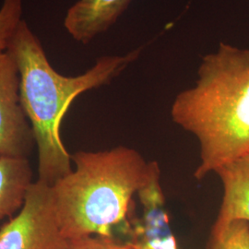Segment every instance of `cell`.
Wrapping results in <instances>:
<instances>
[{
    "mask_svg": "<svg viewBox=\"0 0 249 249\" xmlns=\"http://www.w3.org/2000/svg\"><path fill=\"white\" fill-rule=\"evenodd\" d=\"M36 140L19 100L16 63L0 52V157L28 158Z\"/></svg>",
    "mask_w": 249,
    "mask_h": 249,
    "instance_id": "obj_5",
    "label": "cell"
},
{
    "mask_svg": "<svg viewBox=\"0 0 249 249\" xmlns=\"http://www.w3.org/2000/svg\"><path fill=\"white\" fill-rule=\"evenodd\" d=\"M142 217L130 218L126 235L135 249H178L165 207L160 179L153 181L139 193Z\"/></svg>",
    "mask_w": 249,
    "mask_h": 249,
    "instance_id": "obj_6",
    "label": "cell"
},
{
    "mask_svg": "<svg viewBox=\"0 0 249 249\" xmlns=\"http://www.w3.org/2000/svg\"><path fill=\"white\" fill-rule=\"evenodd\" d=\"M171 116L196 137L197 180L249 153V48L221 43L203 56L194 86L178 93Z\"/></svg>",
    "mask_w": 249,
    "mask_h": 249,
    "instance_id": "obj_2",
    "label": "cell"
},
{
    "mask_svg": "<svg viewBox=\"0 0 249 249\" xmlns=\"http://www.w3.org/2000/svg\"><path fill=\"white\" fill-rule=\"evenodd\" d=\"M222 182L223 194L214 223L232 221L249 223V152L215 172Z\"/></svg>",
    "mask_w": 249,
    "mask_h": 249,
    "instance_id": "obj_8",
    "label": "cell"
},
{
    "mask_svg": "<svg viewBox=\"0 0 249 249\" xmlns=\"http://www.w3.org/2000/svg\"><path fill=\"white\" fill-rule=\"evenodd\" d=\"M206 249H249V223L240 220L213 223Z\"/></svg>",
    "mask_w": 249,
    "mask_h": 249,
    "instance_id": "obj_10",
    "label": "cell"
},
{
    "mask_svg": "<svg viewBox=\"0 0 249 249\" xmlns=\"http://www.w3.org/2000/svg\"><path fill=\"white\" fill-rule=\"evenodd\" d=\"M71 160L75 169L51 186L63 235L72 240L90 235L116 237L118 230L126 233L134 196L160 179L159 164L124 146L78 151Z\"/></svg>",
    "mask_w": 249,
    "mask_h": 249,
    "instance_id": "obj_3",
    "label": "cell"
},
{
    "mask_svg": "<svg viewBox=\"0 0 249 249\" xmlns=\"http://www.w3.org/2000/svg\"><path fill=\"white\" fill-rule=\"evenodd\" d=\"M68 244L54 213L51 186L37 180L18 215L0 227V249H66Z\"/></svg>",
    "mask_w": 249,
    "mask_h": 249,
    "instance_id": "obj_4",
    "label": "cell"
},
{
    "mask_svg": "<svg viewBox=\"0 0 249 249\" xmlns=\"http://www.w3.org/2000/svg\"><path fill=\"white\" fill-rule=\"evenodd\" d=\"M131 1L78 0L68 10L64 27L74 40L87 45L113 26Z\"/></svg>",
    "mask_w": 249,
    "mask_h": 249,
    "instance_id": "obj_7",
    "label": "cell"
},
{
    "mask_svg": "<svg viewBox=\"0 0 249 249\" xmlns=\"http://www.w3.org/2000/svg\"><path fill=\"white\" fill-rule=\"evenodd\" d=\"M66 249H135L128 241L122 242L116 237L90 235L69 240Z\"/></svg>",
    "mask_w": 249,
    "mask_h": 249,
    "instance_id": "obj_12",
    "label": "cell"
},
{
    "mask_svg": "<svg viewBox=\"0 0 249 249\" xmlns=\"http://www.w3.org/2000/svg\"><path fill=\"white\" fill-rule=\"evenodd\" d=\"M22 0H3L0 8V52L7 50L9 42L22 20Z\"/></svg>",
    "mask_w": 249,
    "mask_h": 249,
    "instance_id": "obj_11",
    "label": "cell"
},
{
    "mask_svg": "<svg viewBox=\"0 0 249 249\" xmlns=\"http://www.w3.org/2000/svg\"><path fill=\"white\" fill-rule=\"evenodd\" d=\"M33 183L28 158L0 157V220L11 217L23 207Z\"/></svg>",
    "mask_w": 249,
    "mask_h": 249,
    "instance_id": "obj_9",
    "label": "cell"
},
{
    "mask_svg": "<svg viewBox=\"0 0 249 249\" xmlns=\"http://www.w3.org/2000/svg\"><path fill=\"white\" fill-rule=\"evenodd\" d=\"M98 58L89 71L68 77L54 71L38 37L22 19L7 52L18 68L19 100L32 125L38 150V180L52 186L72 171L71 155L60 136L63 117L80 94L110 83L142 53Z\"/></svg>",
    "mask_w": 249,
    "mask_h": 249,
    "instance_id": "obj_1",
    "label": "cell"
}]
</instances>
